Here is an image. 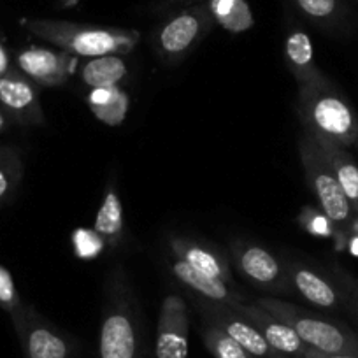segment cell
<instances>
[{
    "label": "cell",
    "mask_w": 358,
    "mask_h": 358,
    "mask_svg": "<svg viewBox=\"0 0 358 358\" xmlns=\"http://www.w3.org/2000/svg\"><path fill=\"white\" fill-rule=\"evenodd\" d=\"M257 304L294 329L302 343L320 353H358V336L346 325L281 301L278 297L258 299Z\"/></svg>",
    "instance_id": "obj_4"
},
{
    "label": "cell",
    "mask_w": 358,
    "mask_h": 358,
    "mask_svg": "<svg viewBox=\"0 0 358 358\" xmlns=\"http://www.w3.org/2000/svg\"><path fill=\"white\" fill-rule=\"evenodd\" d=\"M23 301L16 288L15 278L4 265H0V309H4L9 316L16 315L22 309Z\"/></svg>",
    "instance_id": "obj_28"
},
{
    "label": "cell",
    "mask_w": 358,
    "mask_h": 358,
    "mask_svg": "<svg viewBox=\"0 0 358 358\" xmlns=\"http://www.w3.org/2000/svg\"><path fill=\"white\" fill-rule=\"evenodd\" d=\"M299 223L306 232L315 237H334L337 232V227L334 225L332 220L325 215L320 208L313 206H304L299 215Z\"/></svg>",
    "instance_id": "obj_26"
},
{
    "label": "cell",
    "mask_w": 358,
    "mask_h": 358,
    "mask_svg": "<svg viewBox=\"0 0 358 358\" xmlns=\"http://www.w3.org/2000/svg\"><path fill=\"white\" fill-rule=\"evenodd\" d=\"M288 2L302 18L320 29H337L348 15L343 0H288Z\"/></svg>",
    "instance_id": "obj_22"
},
{
    "label": "cell",
    "mask_w": 358,
    "mask_h": 358,
    "mask_svg": "<svg viewBox=\"0 0 358 358\" xmlns=\"http://www.w3.org/2000/svg\"><path fill=\"white\" fill-rule=\"evenodd\" d=\"M202 322H208L229 334L236 343H239L253 358H283L268 346L257 327L239 311L234 304L209 302L204 299L195 301Z\"/></svg>",
    "instance_id": "obj_9"
},
{
    "label": "cell",
    "mask_w": 358,
    "mask_h": 358,
    "mask_svg": "<svg viewBox=\"0 0 358 358\" xmlns=\"http://www.w3.org/2000/svg\"><path fill=\"white\" fill-rule=\"evenodd\" d=\"M79 79L88 88H109L120 86L129 76V65L120 55L88 58L78 71Z\"/></svg>",
    "instance_id": "obj_20"
},
{
    "label": "cell",
    "mask_w": 358,
    "mask_h": 358,
    "mask_svg": "<svg viewBox=\"0 0 358 358\" xmlns=\"http://www.w3.org/2000/svg\"><path fill=\"white\" fill-rule=\"evenodd\" d=\"M285 265H287L292 290L294 294L301 295L306 302L329 311L346 308V294L341 285H336V281L304 262L285 260Z\"/></svg>",
    "instance_id": "obj_13"
},
{
    "label": "cell",
    "mask_w": 358,
    "mask_h": 358,
    "mask_svg": "<svg viewBox=\"0 0 358 358\" xmlns=\"http://www.w3.org/2000/svg\"><path fill=\"white\" fill-rule=\"evenodd\" d=\"M285 60L299 86L318 85L329 81L315 62L311 37L299 27L288 30L285 37Z\"/></svg>",
    "instance_id": "obj_17"
},
{
    "label": "cell",
    "mask_w": 358,
    "mask_h": 358,
    "mask_svg": "<svg viewBox=\"0 0 358 358\" xmlns=\"http://www.w3.org/2000/svg\"><path fill=\"white\" fill-rule=\"evenodd\" d=\"M299 155L304 169L306 183L318 201L320 209L332 220L337 229H348L351 220L355 218L353 209L325 155L309 134H304L299 141Z\"/></svg>",
    "instance_id": "obj_6"
},
{
    "label": "cell",
    "mask_w": 358,
    "mask_h": 358,
    "mask_svg": "<svg viewBox=\"0 0 358 358\" xmlns=\"http://www.w3.org/2000/svg\"><path fill=\"white\" fill-rule=\"evenodd\" d=\"M236 306L255 327H257L258 332L264 336V339L267 341V344L276 351L280 357L283 358H302L304 353L308 351V346L302 343L301 337L294 332L292 327H288L287 323L281 322L280 318H276L274 315H271L268 311H265L264 308L257 304V302H237Z\"/></svg>",
    "instance_id": "obj_14"
},
{
    "label": "cell",
    "mask_w": 358,
    "mask_h": 358,
    "mask_svg": "<svg viewBox=\"0 0 358 358\" xmlns=\"http://www.w3.org/2000/svg\"><path fill=\"white\" fill-rule=\"evenodd\" d=\"M22 25L58 50L83 58L130 53L141 39V34L132 29L86 25L65 20L25 18L22 20Z\"/></svg>",
    "instance_id": "obj_2"
},
{
    "label": "cell",
    "mask_w": 358,
    "mask_h": 358,
    "mask_svg": "<svg viewBox=\"0 0 358 358\" xmlns=\"http://www.w3.org/2000/svg\"><path fill=\"white\" fill-rule=\"evenodd\" d=\"M0 108L22 127L46 125L39 86L18 69L0 78Z\"/></svg>",
    "instance_id": "obj_10"
},
{
    "label": "cell",
    "mask_w": 358,
    "mask_h": 358,
    "mask_svg": "<svg viewBox=\"0 0 358 358\" xmlns=\"http://www.w3.org/2000/svg\"><path fill=\"white\" fill-rule=\"evenodd\" d=\"M141 320L136 295L122 265H115L104 287L99 358H141Z\"/></svg>",
    "instance_id": "obj_1"
},
{
    "label": "cell",
    "mask_w": 358,
    "mask_h": 358,
    "mask_svg": "<svg viewBox=\"0 0 358 358\" xmlns=\"http://www.w3.org/2000/svg\"><path fill=\"white\" fill-rule=\"evenodd\" d=\"M229 251L241 276L258 290L273 297L294 294L285 260L273 251L246 239L230 241Z\"/></svg>",
    "instance_id": "obj_7"
},
{
    "label": "cell",
    "mask_w": 358,
    "mask_h": 358,
    "mask_svg": "<svg viewBox=\"0 0 358 358\" xmlns=\"http://www.w3.org/2000/svg\"><path fill=\"white\" fill-rule=\"evenodd\" d=\"M23 160L16 148L0 144V208L8 204L23 179Z\"/></svg>",
    "instance_id": "obj_24"
},
{
    "label": "cell",
    "mask_w": 358,
    "mask_h": 358,
    "mask_svg": "<svg viewBox=\"0 0 358 358\" xmlns=\"http://www.w3.org/2000/svg\"><path fill=\"white\" fill-rule=\"evenodd\" d=\"M190 316L188 306L178 294L164 299L158 315L155 355L157 358H188Z\"/></svg>",
    "instance_id": "obj_11"
},
{
    "label": "cell",
    "mask_w": 358,
    "mask_h": 358,
    "mask_svg": "<svg viewBox=\"0 0 358 358\" xmlns=\"http://www.w3.org/2000/svg\"><path fill=\"white\" fill-rule=\"evenodd\" d=\"M86 101L97 120L111 127L123 123L129 111V95L122 86L94 88Z\"/></svg>",
    "instance_id": "obj_21"
},
{
    "label": "cell",
    "mask_w": 358,
    "mask_h": 358,
    "mask_svg": "<svg viewBox=\"0 0 358 358\" xmlns=\"http://www.w3.org/2000/svg\"><path fill=\"white\" fill-rule=\"evenodd\" d=\"M339 285L343 287L344 294H346V308H350L358 316V280H353L350 276H343L339 280Z\"/></svg>",
    "instance_id": "obj_29"
},
{
    "label": "cell",
    "mask_w": 358,
    "mask_h": 358,
    "mask_svg": "<svg viewBox=\"0 0 358 358\" xmlns=\"http://www.w3.org/2000/svg\"><path fill=\"white\" fill-rule=\"evenodd\" d=\"M199 2H206V0H158L157 4L153 6L155 13H165L171 11L174 8H187V6L199 4Z\"/></svg>",
    "instance_id": "obj_30"
},
{
    "label": "cell",
    "mask_w": 358,
    "mask_h": 358,
    "mask_svg": "<svg viewBox=\"0 0 358 358\" xmlns=\"http://www.w3.org/2000/svg\"><path fill=\"white\" fill-rule=\"evenodd\" d=\"M302 358H358V353H339V355H329V353H320V351L311 350L308 348V351L304 353Z\"/></svg>",
    "instance_id": "obj_32"
},
{
    "label": "cell",
    "mask_w": 358,
    "mask_h": 358,
    "mask_svg": "<svg viewBox=\"0 0 358 358\" xmlns=\"http://www.w3.org/2000/svg\"><path fill=\"white\" fill-rule=\"evenodd\" d=\"M11 118L8 116V113L4 111V109L0 108V134L4 132V130L9 129V125H11Z\"/></svg>",
    "instance_id": "obj_33"
},
{
    "label": "cell",
    "mask_w": 358,
    "mask_h": 358,
    "mask_svg": "<svg viewBox=\"0 0 358 358\" xmlns=\"http://www.w3.org/2000/svg\"><path fill=\"white\" fill-rule=\"evenodd\" d=\"M15 65H13L11 55H9L8 48L4 46L2 39H0V78L6 74H9L11 71H15Z\"/></svg>",
    "instance_id": "obj_31"
},
{
    "label": "cell",
    "mask_w": 358,
    "mask_h": 358,
    "mask_svg": "<svg viewBox=\"0 0 358 358\" xmlns=\"http://www.w3.org/2000/svg\"><path fill=\"white\" fill-rule=\"evenodd\" d=\"M355 146H357V148H358V134H357V143H355Z\"/></svg>",
    "instance_id": "obj_34"
},
{
    "label": "cell",
    "mask_w": 358,
    "mask_h": 358,
    "mask_svg": "<svg viewBox=\"0 0 358 358\" xmlns=\"http://www.w3.org/2000/svg\"><path fill=\"white\" fill-rule=\"evenodd\" d=\"M215 25L206 2L181 8L155 30L153 48L158 58L167 65L179 64L208 37Z\"/></svg>",
    "instance_id": "obj_5"
},
{
    "label": "cell",
    "mask_w": 358,
    "mask_h": 358,
    "mask_svg": "<svg viewBox=\"0 0 358 358\" xmlns=\"http://www.w3.org/2000/svg\"><path fill=\"white\" fill-rule=\"evenodd\" d=\"M172 276L183 285L187 290L194 292L199 299H204L209 302H222V304H237L244 302V295L237 292L232 285L225 281L213 278L209 274L202 273L199 268L192 267L187 262L172 258L171 262Z\"/></svg>",
    "instance_id": "obj_16"
},
{
    "label": "cell",
    "mask_w": 358,
    "mask_h": 358,
    "mask_svg": "<svg viewBox=\"0 0 358 358\" xmlns=\"http://www.w3.org/2000/svg\"><path fill=\"white\" fill-rule=\"evenodd\" d=\"M216 25L230 34H243L253 29L255 18L246 0H206Z\"/></svg>",
    "instance_id": "obj_23"
},
{
    "label": "cell",
    "mask_w": 358,
    "mask_h": 358,
    "mask_svg": "<svg viewBox=\"0 0 358 358\" xmlns=\"http://www.w3.org/2000/svg\"><path fill=\"white\" fill-rule=\"evenodd\" d=\"M201 336L204 341V346L215 358H253L229 334H225L213 323L202 322Z\"/></svg>",
    "instance_id": "obj_25"
},
{
    "label": "cell",
    "mask_w": 358,
    "mask_h": 358,
    "mask_svg": "<svg viewBox=\"0 0 358 358\" xmlns=\"http://www.w3.org/2000/svg\"><path fill=\"white\" fill-rule=\"evenodd\" d=\"M15 64L16 69L37 86L57 88L71 78L74 57L62 50L30 46L16 53Z\"/></svg>",
    "instance_id": "obj_12"
},
{
    "label": "cell",
    "mask_w": 358,
    "mask_h": 358,
    "mask_svg": "<svg viewBox=\"0 0 358 358\" xmlns=\"http://www.w3.org/2000/svg\"><path fill=\"white\" fill-rule=\"evenodd\" d=\"M169 248L172 257L187 262L192 267L199 268L202 273L213 278L225 281L234 287V274L230 268V260L227 255L211 244L190 239V237H169Z\"/></svg>",
    "instance_id": "obj_15"
},
{
    "label": "cell",
    "mask_w": 358,
    "mask_h": 358,
    "mask_svg": "<svg viewBox=\"0 0 358 358\" xmlns=\"http://www.w3.org/2000/svg\"><path fill=\"white\" fill-rule=\"evenodd\" d=\"M72 244H74L76 255L79 258H95L102 253L106 243L102 241V237L95 232L94 229H78L72 234Z\"/></svg>",
    "instance_id": "obj_27"
},
{
    "label": "cell",
    "mask_w": 358,
    "mask_h": 358,
    "mask_svg": "<svg viewBox=\"0 0 358 358\" xmlns=\"http://www.w3.org/2000/svg\"><path fill=\"white\" fill-rule=\"evenodd\" d=\"M297 115L306 134L318 141H330L353 148L358 134V115L353 106L329 81L299 86Z\"/></svg>",
    "instance_id": "obj_3"
},
{
    "label": "cell",
    "mask_w": 358,
    "mask_h": 358,
    "mask_svg": "<svg viewBox=\"0 0 358 358\" xmlns=\"http://www.w3.org/2000/svg\"><path fill=\"white\" fill-rule=\"evenodd\" d=\"M320 150L325 155L327 162L332 167L334 174H336L337 181H339L341 188H343L344 195H346L348 202L351 204L355 216H358V165L348 148L339 146L330 141H318L315 139Z\"/></svg>",
    "instance_id": "obj_18"
},
{
    "label": "cell",
    "mask_w": 358,
    "mask_h": 358,
    "mask_svg": "<svg viewBox=\"0 0 358 358\" xmlns=\"http://www.w3.org/2000/svg\"><path fill=\"white\" fill-rule=\"evenodd\" d=\"M11 320L23 358H78L74 341L34 306L23 302L22 309Z\"/></svg>",
    "instance_id": "obj_8"
},
{
    "label": "cell",
    "mask_w": 358,
    "mask_h": 358,
    "mask_svg": "<svg viewBox=\"0 0 358 358\" xmlns=\"http://www.w3.org/2000/svg\"><path fill=\"white\" fill-rule=\"evenodd\" d=\"M94 230L102 237L106 246L118 248L125 234V215L123 204L120 199L115 183H108L104 192V199L95 216Z\"/></svg>",
    "instance_id": "obj_19"
}]
</instances>
